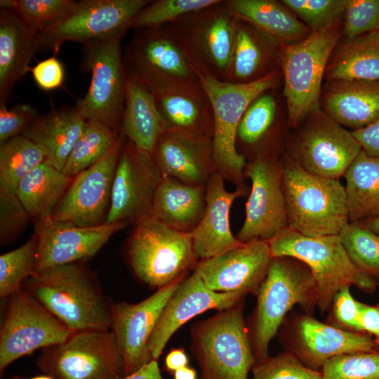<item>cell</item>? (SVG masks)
I'll list each match as a JSON object with an SVG mask.
<instances>
[{
	"label": "cell",
	"mask_w": 379,
	"mask_h": 379,
	"mask_svg": "<svg viewBox=\"0 0 379 379\" xmlns=\"http://www.w3.org/2000/svg\"><path fill=\"white\" fill-rule=\"evenodd\" d=\"M206 186H194L168 176L157 190L152 215L176 230L191 233L203 217Z\"/></svg>",
	"instance_id": "obj_30"
},
{
	"label": "cell",
	"mask_w": 379,
	"mask_h": 379,
	"mask_svg": "<svg viewBox=\"0 0 379 379\" xmlns=\"http://www.w3.org/2000/svg\"><path fill=\"white\" fill-rule=\"evenodd\" d=\"M331 81L379 80V31L347 39L326 68Z\"/></svg>",
	"instance_id": "obj_36"
},
{
	"label": "cell",
	"mask_w": 379,
	"mask_h": 379,
	"mask_svg": "<svg viewBox=\"0 0 379 379\" xmlns=\"http://www.w3.org/2000/svg\"><path fill=\"white\" fill-rule=\"evenodd\" d=\"M152 156L164 176L187 185L206 186L215 172L212 138L166 131Z\"/></svg>",
	"instance_id": "obj_24"
},
{
	"label": "cell",
	"mask_w": 379,
	"mask_h": 379,
	"mask_svg": "<svg viewBox=\"0 0 379 379\" xmlns=\"http://www.w3.org/2000/svg\"><path fill=\"white\" fill-rule=\"evenodd\" d=\"M272 258L267 241H252L200 260L194 271L213 291L256 295Z\"/></svg>",
	"instance_id": "obj_22"
},
{
	"label": "cell",
	"mask_w": 379,
	"mask_h": 379,
	"mask_svg": "<svg viewBox=\"0 0 379 379\" xmlns=\"http://www.w3.org/2000/svg\"><path fill=\"white\" fill-rule=\"evenodd\" d=\"M354 265L363 272L379 278V235L357 222H349L339 234Z\"/></svg>",
	"instance_id": "obj_40"
},
{
	"label": "cell",
	"mask_w": 379,
	"mask_h": 379,
	"mask_svg": "<svg viewBox=\"0 0 379 379\" xmlns=\"http://www.w3.org/2000/svg\"><path fill=\"white\" fill-rule=\"evenodd\" d=\"M126 138L121 133L108 152L74 178L55 207L51 218L80 227L105 223L113 181Z\"/></svg>",
	"instance_id": "obj_16"
},
{
	"label": "cell",
	"mask_w": 379,
	"mask_h": 379,
	"mask_svg": "<svg viewBox=\"0 0 379 379\" xmlns=\"http://www.w3.org/2000/svg\"><path fill=\"white\" fill-rule=\"evenodd\" d=\"M295 144V161L308 173L339 179L361 152L352 133L317 110Z\"/></svg>",
	"instance_id": "obj_19"
},
{
	"label": "cell",
	"mask_w": 379,
	"mask_h": 379,
	"mask_svg": "<svg viewBox=\"0 0 379 379\" xmlns=\"http://www.w3.org/2000/svg\"><path fill=\"white\" fill-rule=\"evenodd\" d=\"M331 81L323 105L333 120L355 131L379 118V80Z\"/></svg>",
	"instance_id": "obj_28"
},
{
	"label": "cell",
	"mask_w": 379,
	"mask_h": 379,
	"mask_svg": "<svg viewBox=\"0 0 379 379\" xmlns=\"http://www.w3.org/2000/svg\"><path fill=\"white\" fill-rule=\"evenodd\" d=\"M345 177L350 222L379 218V158L361 150Z\"/></svg>",
	"instance_id": "obj_35"
},
{
	"label": "cell",
	"mask_w": 379,
	"mask_h": 379,
	"mask_svg": "<svg viewBox=\"0 0 379 379\" xmlns=\"http://www.w3.org/2000/svg\"><path fill=\"white\" fill-rule=\"evenodd\" d=\"M150 0H84L60 20L38 32L39 50L59 51L67 41L81 44L122 39Z\"/></svg>",
	"instance_id": "obj_12"
},
{
	"label": "cell",
	"mask_w": 379,
	"mask_h": 379,
	"mask_svg": "<svg viewBox=\"0 0 379 379\" xmlns=\"http://www.w3.org/2000/svg\"><path fill=\"white\" fill-rule=\"evenodd\" d=\"M244 175L251 181L244 222L237 234L241 243L268 241L288 227L282 186V166L264 154L246 164Z\"/></svg>",
	"instance_id": "obj_15"
},
{
	"label": "cell",
	"mask_w": 379,
	"mask_h": 379,
	"mask_svg": "<svg viewBox=\"0 0 379 379\" xmlns=\"http://www.w3.org/2000/svg\"><path fill=\"white\" fill-rule=\"evenodd\" d=\"M368 228L379 235V218L368 221Z\"/></svg>",
	"instance_id": "obj_57"
},
{
	"label": "cell",
	"mask_w": 379,
	"mask_h": 379,
	"mask_svg": "<svg viewBox=\"0 0 379 379\" xmlns=\"http://www.w3.org/2000/svg\"><path fill=\"white\" fill-rule=\"evenodd\" d=\"M128 77L152 93L199 81L165 26L138 29L123 53Z\"/></svg>",
	"instance_id": "obj_13"
},
{
	"label": "cell",
	"mask_w": 379,
	"mask_h": 379,
	"mask_svg": "<svg viewBox=\"0 0 379 379\" xmlns=\"http://www.w3.org/2000/svg\"><path fill=\"white\" fill-rule=\"evenodd\" d=\"M350 287L344 286L335 295L329 310H331L330 319L331 324L338 327L362 332L360 324L361 302L352 296Z\"/></svg>",
	"instance_id": "obj_49"
},
{
	"label": "cell",
	"mask_w": 379,
	"mask_h": 379,
	"mask_svg": "<svg viewBox=\"0 0 379 379\" xmlns=\"http://www.w3.org/2000/svg\"><path fill=\"white\" fill-rule=\"evenodd\" d=\"M276 45L251 24L235 18L234 44L225 81L248 83L272 72L269 65Z\"/></svg>",
	"instance_id": "obj_33"
},
{
	"label": "cell",
	"mask_w": 379,
	"mask_h": 379,
	"mask_svg": "<svg viewBox=\"0 0 379 379\" xmlns=\"http://www.w3.org/2000/svg\"><path fill=\"white\" fill-rule=\"evenodd\" d=\"M166 128L153 93L140 81L127 77L119 132L140 149L152 155Z\"/></svg>",
	"instance_id": "obj_31"
},
{
	"label": "cell",
	"mask_w": 379,
	"mask_h": 379,
	"mask_svg": "<svg viewBox=\"0 0 379 379\" xmlns=\"http://www.w3.org/2000/svg\"><path fill=\"white\" fill-rule=\"evenodd\" d=\"M30 218L16 191L0 186V243L5 246L15 240Z\"/></svg>",
	"instance_id": "obj_48"
},
{
	"label": "cell",
	"mask_w": 379,
	"mask_h": 379,
	"mask_svg": "<svg viewBox=\"0 0 379 379\" xmlns=\"http://www.w3.org/2000/svg\"><path fill=\"white\" fill-rule=\"evenodd\" d=\"M320 371L323 379H379V348L335 357Z\"/></svg>",
	"instance_id": "obj_44"
},
{
	"label": "cell",
	"mask_w": 379,
	"mask_h": 379,
	"mask_svg": "<svg viewBox=\"0 0 379 379\" xmlns=\"http://www.w3.org/2000/svg\"><path fill=\"white\" fill-rule=\"evenodd\" d=\"M127 256L135 276L158 289L185 277L198 260L191 233L173 229L152 215L135 222Z\"/></svg>",
	"instance_id": "obj_7"
},
{
	"label": "cell",
	"mask_w": 379,
	"mask_h": 379,
	"mask_svg": "<svg viewBox=\"0 0 379 379\" xmlns=\"http://www.w3.org/2000/svg\"><path fill=\"white\" fill-rule=\"evenodd\" d=\"M120 38L82 44V65L91 72L86 95L75 108L86 120L101 122L119 131L128 74Z\"/></svg>",
	"instance_id": "obj_11"
},
{
	"label": "cell",
	"mask_w": 379,
	"mask_h": 379,
	"mask_svg": "<svg viewBox=\"0 0 379 379\" xmlns=\"http://www.w3.org/2000/svg\"><path fill=\"white\" fill-rule=\"evenodd\" d=\"M187 364L188 357L183 349L172 350L165 358V366L169 371L175 372Z\"/></svg>",
	"instance_id": "obj_55"
},
{
	"label": "cell",
	"mask_w": 379,
	"mask_h": 379,
	"mask_svg": "<svg viewBox=\"0 0 379 379\" xmlns=\"http://www.w3.org/2000/svg\"><path fill=\"white\" fill-rule=\"evenodd\" d=\"M245 297L241 293L210 290L194 271L181 281L160 314L147 344L150 360L157 361L169 339L187 321L209 310L227 309Z\"/></svg>",
	"instance_id": "obj_23"
},
{
	"label": "cell",
	"mask_w": 379,
	"mask_h": 379,
	"mask_svg": "<svg viewBox=\"0 0 379 379\" xmlns=\"http://www.w3.org/2000/svg\"><path fill=\"white\" fill-rule=\"evenodd\" d=\"M267 243L272 258H292L309 268L321 313L330 310L335 295L344 286H354L367 293L376 288L375 279L352 262L339 235L307 237L287 227Z\"/></svg>",
	"instance_id": "obj_3"
},
{
	"label": "cell",
	"mask_w": 379,
	"mask_h": 379,
	"mask_svg": "<svg viewBox=\"0 0 379 379\" xmlns=\"http://www.w3.org/2000/svg\"><path fill=\"white\" fill-rule=\"evenodd\" d=\"M360 324L361 331L379 343V304L373 306L361 303Z\"/></svg>",
	"instance_id": "obj_53"
},
{
	"label": "cell",
	"mask_w": 379,
	"mask_h": 379,
	"mask_svg": "<svg viewBox=\"0 0 379 379\" xmlns=\"http://www.w3.org/2000/svg\"><path fill=\"white\" fill-rule=\"evenodd\" d=\"M46 159L44 151L19 135L0 145V186L16 191L19 182Z\"/></svg>",
	"instance_id": "obj_38"
},
{
	"label": "cell",
	"mask_w": 379,
	"mask_h": 379,
	"mask_svg": "<svg viewBox=\"0 0 379 379\" xmlns=\"http://www.w3.org/2000/svg\"><path fill=\"white\" fill-rule=\"evenodd\" d=\"M73 0H1L0 9L10 10L39 32L53 25L75 6Z\"/></svg>",
	"instance_id": "obj_42"
},
{
	"label": "cell",
	"mask_w": 379,
	"mask_h": 379,
	"mask_svg": "<svg viewBox=\"0 0 379 379\" xmlns=\"http://www.w3.org/2000/svg\"><path fill=\"white\" fill-rule=\"evenodd\" d=\"M249 337L257 362L267 358L269 346L296 305L313 315L317 307V284L309 268L288 257L272 258L257 294Z\"/></svg>",
	"instance_id": "obj_2"
},
{
	"label": "cell",
	"mask_w": 379,
	"mask_h": 379,
	"mask_svg": "<svg viewBox=\"0 0 379 379\" xmlns=\"http://www.w3.org/2000/svg\"><path fill=\"white\" fill-rule=\"evenodd\" d=\"M174 379H198L194 369L185 366L174 372Z\"/></svg>",
	"instance_id": "obj_56"
},
{
	"label": "cell",
	"mask_w": 379,
	"mask_h": 379,
	"mask_svg": "<svg viewBox=\"0 0 379 379\" xmlns=\"http://www.w3.org/2000/svg\"><path fill=\"white\" fill-rule=\"evenodd\" d=\"M38 115L37 111L29 104H17L11 108L1 104L0 143L20 135Z\"/></svg>",
	"instance_id": "obj_50"
},
{
	"label": "cell",
	"mask_w": 379,
	"mask_h": 379,
	"mask_svg": "<svg viewBox=\"0 0 379 379\" xmlns=\"http://www.w3.org/2000/svg\"><path fill=\"white\" fill-rule=\"evenodd\" d=\"M252 372L253 379H323L321 371L309 368L288 351L256 362Z\"/></svg>",
	"instance_id": "obj_46"
},
{
	"label": "cell",
	"mask_w": 379,
	"mask_h": 379,
	"mask_svg": "<svg viewBox=\"0 0 379 379\" xmlns=\"http://www.w3.org/2000/svg\"><path fill=\"white\" fill-rule=\"evenodd\" d=\"M24 289L72 333L110 330L112 306L84 265L58 267L29 277Z\"/></svg>",
	"instance_id": "obj_1"
},
{
	"label": "cell",
	"mask_w": 379,
	"mask_h": 379,
	"mask_svg": "<svg viewBox=\"0 0 379 379\" xmlns=\"http://www.w3.org/2000/svg\"><path fill=\"white\" fill-rule=\"evenodd\" d=\"M30 71L37 86L45 91L59 88L65 78L62 64L54 55L38 62Z\"/></svg>",
	"instance_id": "obj_51"
},
{
	"label": "cell",
	"mask_w": 379,
	"mask_h": 379,
	"mask_svg": "<svg viewBox=\"0 0 379 379\" xmlns=\"http://www.w3.org/2000/svg\"><path fill=\"white\" fill-rule=\"evenodd\" d=\"M72 180L46 159L19 182L16 193L30 218L43 221L51 218Z\"/></svg>",
	"instance_id": "obj_34"
},
{
	"label": "cell",
	"mask_w": 379,
	"mask_h": 379,
	"mask_svg": "<svg viewBox=\"0 0 379 379\" xmlns=\"http://www.w3.org/2000/svg\"><path fill=\"white\" fill-rule=\"evenodd\" d=\"M38 50V32L15 13L0 9V105L6 104L13 87L30 70Z\"/></svg>",
	"instance_id": "obj_27"
},
{
	"label": "cell",
	"mask_w": 379,
	"mask_h": 379,
	"mask_svg": "<svg viewBox=\"0 0 379 379\" xmlns=\"http://www.w3.org/2000/svg\"><path fill=\"white\" fill-rule=\"evenodd\" d=\"M37 368L53 379H119L123 358L110 330L72 333L63 343L43 349Z\"/></svg>",
	"instance_id": "obj_10"
},
{
	"label": "cell",
	"mask_w": 379,
	"mask_h": 379,
	"mask_svg": "<svg viewBox=\"0 0 379 379\" xmlns=\"http://www.w3.org/2000/svg\"><path fill=\"white\" fill-rule=\"evenodd\" d=\"M35 223L37 248L34 275L94 256L113 234L126 225L104 223L80 227L51 218Z\"/></svg>",
	"instance_id": "obj_20"
},
{
	"label": "cell",
	"mask_w": 379,
	"mask_h": 379,
	"mask_svg": "<svg viewBox=\"0 0 379 379\" xmlns=\"http://www.w3.org/2000/svg\"><path fill=\"white\" fill-rule=\"evenodd\" d=\"M85 122L75 107H63L39 114L20 135L36 144L46 159L62 171Z\"/></svg>",
	"instance_id": "obj_29"
},
{
	"label": "cell",
	"mask_w": 379,
	"mask_h": 379,
	"mask_svg": "<svg viewBox=\"0 0 379 379\" xmlns=\"http://www.w3.org/2000/svg\"><path fill=\"white\" fill-rule=\"evenodd\" d=\"M72 332L26 290L8 297L0 331V371L38 349L65 341Z\"/></svg>",
	"instance_id": "obj_14"
},
{
	"label": "cell",
	"mask_w": 379,
	"mask_h": 379,
	"mask_svg": "<svg viewBox=\"0 0 379 379\" xmlns=\"http://www.w3.org/2000/svg\"><path fill=\"white\" fill-rule=\"evenodd\" d=\"M235 18L253 25L277 44L297 42L308 36L309 29L281 1L274 0H225Z\"/></svg>",
	"instance_id": "obj_32"
},
{
	"label": "cell",
	"mask_w": 379,
	"mask_h": 379,
	"mask_svg": "<svg viewBox=\"0 0 379 379\" xmlns=\"http://www.w3.org/2000/svg\"><path fill=\"white\" fill-rule=\"evenodd\" d=\"M312 29L318 32L336 25L343 15L346 0H283Z\"/></svg>",
	"instance_id": "obj_45"
},
{
	"label": "cell",
	"mask_w": 379,
	"mask_h": 379,
	"mask_svg": "<svg viewBox=\"0 0 379 379\" xmlns=\"http://www.w3.org/2000/svg\"><path fill=\"white\" fill-rule=\"evenodd\" d=\"M244 300L193 324L191 350L200 379H248L255 365L244 318Z\"/></svg>",
	"instance_id": "obj_6"
},
{
	"label": "cell",
	"mask_w": 379,
	"mask_h": 379,
	"mask_svg": "<svg viewBox=\"0 0 379 379\" xmlns=\"http://www.w3.org/2000/svg\"><path fill=\"white\" fill-rule=\"evenodd\" d=\"M267 91L248 107L238 126L236 146L254 147L268 135L276 119L277 105L274 96Z\"/></svg>",
	"instance_id": "obj_39"
},
{
	"label": "cell",
	"mask_w": 379,
	"mask_h": 379,
	"mask_svg": "<svg viewBox=\"0 0 379 379\" xmlns=\"http://www.w3.org/2000/svg\"><path fill=\"white\" fill-rule=\"evenodd\" d=\"M288 227L307 237L339 235L350 222L339 179L312 175L295 160L282 166Z\"/></svg>",
	"instance_id": "obj_4"
},
{
	"label": "cell",
	"mask_w": 379,
	"mask_h": 379,
	"mask_svg": "<svg viewBox=\"0 0 379 379\" xmlns=\"http://www.w3.org/2000/svg\"><path fill=\"white\" fill-rule=\"evenodd\" d=\"M185 278L157 289L138 303L113 304L110 331L123 358L124 375L151 361L147 348L149 338L165 305Z\"/></svg>",
	"instance_id": "obj_21"
},
{
	"label": "cell",
	"mask_w": 379,
	"mask_h": 379,
	"mask_svg": "<svg viewBox=\"0 0 379 379\" xmlns=\"http://www.w3.org/2000/svg\"><path fill=\"white\" fill-rule=\"evenodd\" d=\"M281 326V339L286 351L317 371H320L326 361L335 357L379 348V343L366 333L324 323L305 313L294 317L286 326Z\"/></svg>",
	"instance_id": "obj_17"
},
{
	"label": "cell",
	"mask_w": 379,
	"mask_h": 379,
	"mask_svg": "<svg viewBox=\"0 0 379 379\" xmlns=\"http://www.w3.org/2000/svg\"><path fill=\"white\" fill-rule=\"evenodd\" d=\"M352 133L364 152L371 157L379 158V118Z\"/></svg>",
	"instance_id": "obj_52"
},
{
	"label": "cell",
	"mask_w": 379,
	"mask_h": 379,
	"mask_svg": "<svg viewBox=\"0 0 379 379\" xmlns=\"http://www.w3.org/2000/svg\"><path fill=\"white\" fill-rule=\"evenodd\" d=\"M37 236L34 234L19 248L0 256V297L8 298L21 288L23 281L34 275Z\"/></svg>",
	"instance_id": "obj_41"
},
{
	"label": "cell",
	"mask_w": 379,
	"mask_h": 379,
	"mask_svg": "<svg viewBox=\"0 0 379 379\" xmlns=\"http://www.w3.org/2000/svg\"><path fill=\"white\" fill-rule=\"evenodd\" d=\"M163 176L152 154L126 141L115 171L105 223L136 222L151 215Z\"/></svg>",
	"instance_id": "obj_18"
},
{
	"label": "cell",
	"mask_w": 379,
	"mask_h": 379,
	"mask_svg": "<svg viewBox=\"0 0 379 379\" xmlns=\"http://www.w3.org/2000/svg\"><path fill=\"white\" fill-rule=\"evenodd\" d=\"M119 379H164L157 360H152L144 364L131 374Z\"/></svg>",
	"instance_id": "obj_54"
},
{
	"label": "cell",
	"mask_w": 379,
	"mask_h": 379,
	"mask_svg": "<svg viewBox=\"0 0 379 379\" xmlns=\"http://www.w3.org/2000/svg\"><path fill=\"white\" fill-rule=\"evenodd\" d=\"M13 379H53V378L52 377H51L50 375L44 374V375L34 376V377L29 378H20V377H14Z\"/></svg>",
	"instance_id": "obj_58"
},
{
	"label": "cell",
	"mask_w": 379,
	"mask_h": 379,
	"mask_svg": "<svg viewBox=\"0 0 379 379\" xmlns=\"http://www.w3.org/2000/svg\"><path fill=\"white\" fill-rule=\"evenodd\" d=\"M220 0L152 1L135 16L131 28L143 29L167 25L180 17L213 6Z\"/></svg>",
	"instance_id": "obj_43"
},
{
	"label": "cell",
	"mask_w": 379,
	"mask_h": 379,
	"mask_svg": "<svg viewBox=\"0 0 379 379\" xmlns=\"http://www.w3.org/2000/svg\"><path fill=\"white\" fill-rule=\"evenodd\" d=\"M207 93L213 114V157L215 172L224 180L246 192L244 184L245 157L236 146L239 122L249 105L262 93L275 88L279 74L274 70L248 83H232L197 74Z\"/></svg>",
	"instance_id": "obj_5"
},
{
	"label": "cell",
	"mask_w": 379,
	"mask_h": 379,
	"mask_svg": "<svg viewBox=\"0 0 379 379\" xmlns=\"http://www.w3.org/2000/svg\"><path fill=\"white\" fill-rule=\"evenodd\" d=\"M153 94L166 131L212 138L213 109L199 80Z\"/></svg>",
	"instance_id": "obj_26"
},
{
	"label": "cell",
	"mask_w": 379,
	"mask_h": 379,
	"mask_svg": "<svg viewBox=\"0 0 379 379\" xmlns=\"http://www.w3.org/2000/svg\"><path fill=\"white\" fill-rule=\"evenodd\" d=\"M343 16L349 39L379 31V0H346Z\"/></svg>",
	"instance_id": "obj_47"
},
{
	"label": "cell",
	"mask_w": 379,
	"mask_h": 379,
	"mask_svg": "<svg viewBox=\"0 0 379 379\" xmlns=\"http://www.w3.org/2000/svg\"><path fill=\"white\" fill-rule=\"evenodd\" d=\"M165 27L197 74L226 80L235 18L227 9L225 1L190 13Z\"/></svg>",
	"instance_id": "obj_9"
},
{
	"label": "cell",
	"mask_w": 379,
	"mask_h": 379,
	"mask_svg": "<svg viewBox=\"0 0 379 379\" xmlns=\"http://www.w3.org/2000/svg\"><path fill=\"white\" fill-rule=\"evenodd\" d=\"M338 37L334 25L312 32L297 42L280 45L279 59L291 126L298 125L318 109L322 79Z\"/></svg>",
	"instance_id": "obj_8"
},
{
	"label": "cell",
	"mask_w": 379,
	"mask_h": 379,
	"mask_svg": "<svg viewBox=\"0 0 379 379\" xmlns=\"http://www.w3.org/2000/svg\"><path fill=\"white\" fill-rule=\"evenodd\" d=\"M223 178L214 172L206 185V208L202 218L191 232L198 259L206 260L237 248L243 243L232 232L230 213L234 200L246 192L226 190Z\"/></svg>",
	"instance_id": "obj_25"
},
{
	"label": "cell",
	"mask_w": 379,
	"mask_h": 379,
	"mask_svg": "<svg viewBox=\"0 0 379 379\" xmlns=\"http://www.w3.org/2000/svg\"><path fill=\"white\" fill-rule=\"evenodd\" d=\"M120 132L99 121L86 120L62 172L73 178L100 160L110 149Z\"/></svg>",
	"instance_id": "obj_37"
}]
</instances>
